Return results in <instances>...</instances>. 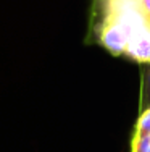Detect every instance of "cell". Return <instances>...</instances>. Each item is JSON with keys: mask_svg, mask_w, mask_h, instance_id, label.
<instances>
[{"mask_svg": "<svg viewBox=\"0 0 150 152\" xmlns=\"http://www.w3.org/2000/svg\"><path fill=\"white\" fill-rule=\"evenodd\" d=\"M95 44L136 63L150 61V24L137 0H110Z\"/></svg>", "mask_w": 150, "mask_h": 152, "instance_id": "cell-1", "label": "cell"}, {"mask_svg": "<svg viewBox=\"0 0 150 152\" xmlns=\"http://www.w3.org/2000/svg\"><path fill=\"white\" fill-rule=\"evenodd\" d=\"M108 3H110V0H92L91 13H89V26H87V36H86V44H95V37H97L99 29L103 23Z\"/></svg>", "mask_w": 150, "mask_h": 152, "instance_id": "cell-3", "label": "cell"}, {"mask_svg": "<svg viewBox=\"0 0 150 152\" xmlns=\"http://www.w3.org/2000/svg\"><path fill=\"white\" fill-rule=\"evenodd\" d=\"M141 97H139V115L150 108V61L141 63Z\"/></svg>", "mask_w": 150, "mask_h": 152, "instance_id": "cell-4", "label": "cell"}, {"mask_svg": "<svg viewBox=\"0 0 150 152\" xmlns=\"http://www.w3.org/2000/svg\"><path fill=\"white\" fill-rule=\"evenodd\" d=\"M131 152H150V108L139 115L131 141Z\"/></svg>", "mask_w": 150, "mask_h": 152, "instance_id": "cell-2", "label": "cell"}]
</instances>
